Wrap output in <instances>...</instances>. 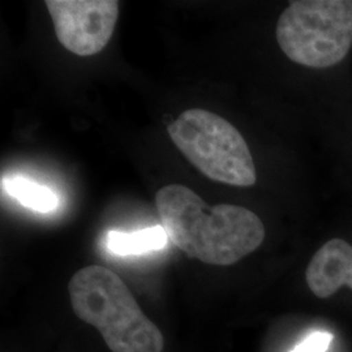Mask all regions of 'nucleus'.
Wrapping results in <instances>:
<instances>
[{"label":"nucleus","instance_id":"6e6552de","mask_svg":"<svg viewBox=\"0 0 352 352\" xmlns=\"http://www.w3.org/2000/svg\"><path fill=\"white\" fill-rule=\"evenodd\" d=\"M1 182V186L7 193L29 209L39 213H49L55 210L59 205L56 195L50 188L39 186L25 177H3Z\"/></svg>","mask_w":352,"mask_h":352},{"label":"nucleus","instance_id":"0eeeda50","mask_svg":"<svg viewBox=\"0 0 352 352\" xmlns=\"http://www.w3.org/2000/svg\"><path fill=\"white\" fill-rule=\"evenodd\" d=\"M167 239L168 236L162 226L149 227L132 234L111 231L107 236V247L119 256H136L162 250Z\"/></svg>","mask_w":352,"mask_h":352},{"label":"nucleus","instance_id":"7ed1b4c3","mask_svg":"<svg viewBox=\"0 0 352 352\" xmlns=\"http://www.w3.org/2000/svg\"><path fill=\"white\" fill-rule=\"evenodd\" d=\"M180 153L201 174L234 187H252L257 174L251 151L226 119L204 109H189L167 128Z\"/></svg>","mask_w":352,"mask_h":352},{"label":"nucleus","instance_id":"39448f33","mask_svg":"<svg viewBox=\"0 0 352 352\" xmlns=\"http://www.w3.org/2000/svg\"><path fill=\"white\" fill-rule=\"evenodd\" d=\"M58 41L78 56L100 54L113 37L119 19L116 0H47Z\"/></svg>","mask_w":352,"mask_h":352},{"label":"nucleus","instance_id":"1a4fd4ad","mask_svg":"<svg viewBox=\"0 0 352 352\" xmlns=\"http://www.w3.org/2000/svg\"><path fill=\"white\" fill-rule=\"evenodd\" d=\"M333 338L331 333L317 330L307 336L291 352H327Z\"/></svg>","mask_w":352,"mask_h":352},{"label":"nucleus","instance_id":"f257e3e1","mask_svg":"<svg viewBox=\"0 0 352 352\" xmlns=\"http://www.w3.org/2000/svg\"><path fill=\"white\" fill-rule=\"evenodd\" d=\"M155 206L168 239L205 264H236L265 239L264 223L257 214L232 204L209 206L182 184L160 189Z\"/></svg>","mask_w":352,"mask_h":352},{"label":"nucleus","instance_id":"423d86ee","mask_svg":"<svg viewBox=\"0 0 352 352\" xmlns=\"http://www.w3.org/2000/svg\"><path fill=\"white\" fill-rule=\"evenodd\" d=\"M305 279L309 289L321 299L334 295L342 286L352 289L351 244L340 238L327 241L312 257Z\"/></svg>","mask_w":352,"mask_h":352},{"label":"nucleus","instance_id":"20e7f679","mask_svg":"<svg viewBox=\"0 0 352 352\" xmlns=\"http://www.w3.org/2000/svg\"><path fill=\"white\" fill-rule=\"evenodd\" d=\"M277 41L294 63L329 68L352 47L351 0H296L279 16Z\"/></svg>","mask_w":352,"mask_h":352},{"label":"nucleus","instance_id":"f03ea898","mask_svg":"<svg viewBox=\"0 0 352 352\" xmlns=\"http://www.w3.org/2000/svg\"><path fill=\"white\" fill-rule=\"evenodd\" d=\"M75 315L96 327L113 352H162V331L140 308L124 280L101 265H89L68 283Z\"/></svg>","mask_w":352,"mask_h":352}]
</instances>
